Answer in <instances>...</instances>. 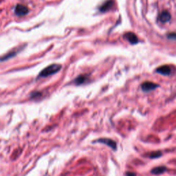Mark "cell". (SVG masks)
<instances>
[{"label": "cell", "mask_w": 176, "mask_h": 176, "mask_svg": "<svg viewBox=\"0 0 176 176\" xmlns=\"http://www.w3.org/2000/svg\"><path fill=\"white\" fill-rule=\"evenodd\" d=\"M62 66L61 65L57 64V63H54V64H51L50 66H47L46 68H45L39 74V77L41 78H45L48 77L49 76H51L56 73H57L58 72L61 70Z\"/></svg>", "instance_id": "6da1fadb"}, {"label": "cell", "mask_w": 176, "mask_h": 176, "mask_svg": "<svg viewBox=\"0 0 176 176\" xmlns=\"http://www.w3.org/2000/svg\"><path fill=\"white\" fill-rule=\"evenodd\" d=\"M25 45H21V46H18L17 48H15L14 49H12L11 51H10L9 53H8L6 55H4V56H1L0 57V61H7L8 59H10V58L14 57L16 55H17L21 50H22L24 49Z\"/></svg>", "instance_id": "7a4b0ae2"}, {"label": "cell", "mask_w": 176, "mask_h": 176, "mask_svg": "<svg viewBox=\"0 0 176 176\" xmlns=\"http://www.w3.org/2000/svg\"><path fill=\"white\" fill-rule=\"evenodd\" d=\"M14 14L19 17L26 15L29 13V9L27 6L23 4H17L14 10Z\"/></svg>", "instance_id": "3957f363"}, {"label": "cell", "mask_w": 176, "mask_h": 176, "mask_svg": "<svg viewBox=\"0 0 176 176\" xmlns=\"http://www.w3.org/2000/svg\"><path fill=\"white\" fill-rule=\"evenodd\" d=\"M94 143H99L106 144V145L110 146V148H112L113 150L117 149L116 143L115 141H114L113 140L110 139V138H99V139L94 141Z\"/></svg>", "instance_id": "277c9868"}, {"label": "cell", "mask_w": 176, "mask_h": 176, "mask_svg": "<svg viewBox=\"0 0 176 176\" xmlns=\"http://www.w3.org/2000/svg\"><path fill=\"white\" fill-rule=\"evenodd\" d=\"M159 87V85L158 84L154 83L153 82H150V81H146V82L143 83L141 85V89L143 92H151V91L154 90L156 88Z\"/></svg>", "instance_id": "5b68a950"}, {"label": "cell", "mask_w": 176, "mask_h": 176, "mask_svg": "<svg viewBox=\"0 0 176 176\" xmlns=\"http://www.w3.org/2000/svg\"><path fill=\"white\" fill-rule=\"evenodd\" d=\"M114 0H107L100 6V7L99 8V11L101 12H106L110 11L114 7Z\"/></svg>", "instance_id": "8992f818"}, {"label": "cell", "mask_w": 176, "mask_h": 176, "mask_svg": "<svg viewBox=\"0 0 176 176\" xmlns=\"http://www.w3.org/2000/svg\"><path fill=\"white\" fill-rule=\"evenodd\" d=\"M156 72L160 74L164 75V76H168L171 73V69L169 66L165 65V66H162L156 69Z\"/></svg>", "instance_id": "52a82bcc"}, {"label": "cell", "mask_w": 176, "mask_h": 176, "mask_svg": "<svg viewBox=\"0 0 176 176\" xmlns=\"http://www.w3.org/2000/svg\"><path fill=\"white\" fill-rule=\"evenodd\" d=\"M124 38L127 40L131 44H136L138 42V37L133 32H126L124 35Z\"/></svg>", "instance_id": "ba28073f"}, {"label": "cell", "mask_w": 176, "mask_h": 176, "mask_svg": "<svg viewBox=\"0 0 176 176\" xmlns=\"http://www.w3.org/2000/svg\"><path fill=\"white\" fill-rule=\"evenodd\" d=\"M171 19V16L168 11H163L159 15V20L162 23H167Z\"/></svg>", "instance_id": "9c48e42d"}, {"label": "cell", "mask_w": 176, "mask_h": 176, "mask_svg": "<svg viewBox=\"0 0 176 176\" xmlns=\"http://www.w3.org/2000/svg\"><path fill=\"white\" fill-rule=\"evenodd\" d=\"M87 80V76L86 75H79L78 77H76L74 80V83L76 85L83 84Z\"/></svg>", "instance_id": "30bf717a"}, {"label": "cell", "mask_w": 176, "mask_h": 176, "mask_svg": "<svg viewBox=\"0 0 176 176\" xmlns=\"http://www.w3.org/2000/svg\"><path fill=\"white\" fill-rule=\"evenodd\" d=\"M167 171V167L162 166V167H158L151 170V173L155 174V175H159V174H162Z\"/></svg>", "instance_id": "8fae6325"}, {"label": "cell", "mask_w": 176, "mask_h": 176, "mask_svg": "<svg viewBox=\"0 0 176 176\" xmlns=\"http://www.w3.org/2000/svg\"><path fill=\"white\" fill-rule=\"evenodd\" d=\"M162 156V154L160 151H154V152H151L149 154V158L151 159H156L158 158L161 157Z\"/></svg>", "instance_id": "7c38bea8"}, {"label": "cell", "mask_w": 176, "mask_h": 176, "mask_svg": "<svg viewBox=\"0 0 176 176\" xmlns=\"http://www.w3.org/2000/svg\"><path fill=\"white\" fill-rule=\"evenodd\" d=\"M168 37L171 39H176V34L175 33H171L168 35Z\"/></svg>", "instance_id": "4fadbf2b"}, {"label": "cell", "mask_w": 176, "mask_h": 176, "mask_svg": "<svg viewBox=\"0 0 176 176\" xmlns=\"http://www.w3.org/2000/svg\"><path fill=\"white\" fill-rule=\"evenodd\" d=\"M127 176H136V174L134 173H131V172H127Z\"/></svg>", "instance_id": "5bb4252c"}]
</instances>
